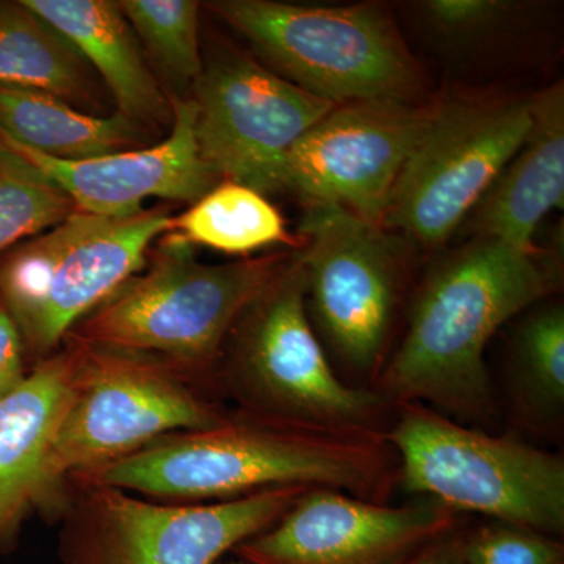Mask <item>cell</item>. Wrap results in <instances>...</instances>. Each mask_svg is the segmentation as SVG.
<instances>
[{"label": "cell", "mask_w": 564, "mask_h": 564, "mask_svg": "<svg viewBox=\"0 0 564 564\" xmlns=\"http://www.w3.org/2000/svg\"><path fill=\"white\" fill-rule=\"evenodd\" d=\"M195 137L220 180L281 193L285 155L334 109L242 54L215 58L195 84Z\"/></svg>", "instance_id": "cell-12"}, {"label": "cell", "mask_w": 564, "mask_h": 564, "mask_svg": "<svg viewBox=\"0 0 564 564\" xmlns=\"http://www.w3.org/2000/svg\"><path fill=\"white\" fill-rule=\"evenodd\" d=\"M532 124V98L463 96L434 102L381 220L425 248L447 242L467 220Z\"/></svg>", "instance_id": "cell-10"}, {"label": "cell", "mask_w": 564, "mask_h": 564, "mask_svg": "<svg viewBox=\"0 0 564 564\" xmlns=\"http://www.w3.org/2000/svg\"><path fill=\"white\" fill-rule=\"evenodd\" d=\"M464 521V514L429 497L375 503L311 488L280 521L231 554L245 564H392Z\"/></svg>", "instance_id": "cell-14"}, {"label": "cell", "mask_w": 564, "mask_h": 564, "mask_svg": "<svg viewBox=\"0 0 564 564\" xmlns=\"http://www.w3.org/2000/svg\"><path fill=\"white\" fill-rule=\"evenodd\" d=\"M69 345L77 356L76 383L44 467L40 502L66 478L117 462L166 434L210 429L231 414L161 359Z\"/></svg>", "instance_id": "cell-7"}, {"label": "cell", "mask_w": 564, "mask_h": 564, "mask_svg": "<svg viewBox=\"0 0 564 564\" xmlns=\"http://www.w3.org/2000/svg\"><path fill=\"white\" fill-rule=\"evenodd\" d=\"M173 236L192 245L232 256H248L282 243L302 250V237L285 228L280 210L262 193L225 181L215 185L180 217H174Z\"/></svg>", "instance_id": "cell-22"}, {"label": "cell", "mask_w": 564, "mask_h": 564, "mask_svg": "<svg viewBox=\"0 0 564 564\" xmlns=\"http://www.w3.org/2000/svg\"><path fill=\"white\" fill-rule=\"evenodd\" d=\"M76 47L98 70L117 101L118 113L141 124L173 120L158 80L141 57L131 24L110 0H22Z\"/></svg>", "instance_id": "cell-18"}, {"label": "cell", "mask_w": 564, "mask_h": 564, "mask_svg": "<svg viewBox=\"0 0 564 564\" xmlns=\"http://www.w3.org/2000/svg\"><path fill=\"white\" fill-rule=\"evenodd\" d=\"M562 281L558 262L538 250L491 239L458 248L414 289L402 336L372 391L494 433L502 410L486 348L508 322L555 295Z\"/></svg>", "instance_id": "cell-1"}, {"label": "cell", "mask_w": 564, "mask_h": 564, "mask_svg": "<svg viewBox=\"0 0 564 564\" xmlns=\"http://www.w3.org/2000/svg\"><path fill=\"white\" fill-rule=\"evenodd\" d=\"M73 199L0 144V252L61 225Z\"/></svg>", "instance_id": "cell-24"}, {"label": "cell", "mask_w": 564, "mask_h": 564, "mask_svg": "<svg viewBox=\"0 0 564 564\" xmlns=\"http://www.w3.org/2000/svg\"><path fill=\"white\" fill-rule=\"evenodd\" d=\"M209 9L248 40L285 80L344 104L415 102L421 68L381 7H311L273 0H218Z\"/></svg>", "instance_id": "cell-6"}, {"label": "cell", "mask_w": 564, "mask_h": 564, "mask_svg": "<svg viewBox=\"0 0 564 564\" xmlns=\"http://www.w3.org/2000/svg\"><path fill=\"white\" fill-rule=\"evenodd\" d=\"M163 209L99 217L76 209L14 247L0 263V300L22 343L55 355L74 326L147 265L151 245L173 229Z\"/></svg>", "instance_id": "cell-9"}, {"label": "cell", "mask_w": 564, "mask_h": 564, "mask_svg": "<svg viewBox=\"0 0 564 564\" xmlns=\"http://www.w3.org/2000/svg\"><path fill=\"white\" fill-rule=\"evenodd\" d=\"M74 348L41 359L0 397V538L40 502L44 467L76 383Z\"/></svg>", "instance_id": "cell-17"}, {"label": "cell", "mask_w": 564, "mask_h": 564, "mask_svg": "<svg viewBox=\"0 0 564 564\" xmlns=\"http://www.w3.org/2000/svg\"><path fill=\"white\" fill-rule=\"evenodd\" d=\"M118 6L163 73L181 84H196L204 69L198 39L199 3L122 0Z\"/></svg>", "instance_id": "cell-23"}, {"label": "cell", "mask_w": 564, "mask_h": 564, "mask_svg": "<svg viewBox=\"0 0 564 564\" xmlns=\"http://www.w3.org/2000/svg\"><path fill=\"white\" fill-rule=\"evenodd\" d=\"M24 343L17 323L0 300V397L24 380Z\"/></svg>", "instance_id": "cell-27"}, {"label": "cell", "mask_w": 564, "mask_h": 564, "mask_svg": "<svg viewBox=\"0 0 564 564\" xmlns=\"http://www.w3.org/2000/svg\"><path fill=\"white\" fill-rule=\"evenodd\" d=\"M563 204L564 90L560 82L532 96V124L524 141L464 223L475 239L536 251L534 234Z\"/></svg>", "instance_id": "cell-16"}, {"label": "cell", "mask_w": 564, "mask_h": 564, "mask_svg": "<svg viewBox=\"0 0 564 564\" xmlns=\"http://www.w3.org/2000/svg\"><path fill=\"white\" fill-rule=\"evenodd\" d=\"M80 488L62 527V564H217L311 489L282 486L231 502L166 505L106 486Z\"/></svg>", "instance_id": "cell-11"}, {"label": "cell", "mask_w": 564, "mask_h": 564, "mask_svg": "<svg viewBox=\"0 0 564 564\" xmlns=\"http://www.w3.org/2000/svg\"><path fill=\"white\" fill-rule=\"evenodd\" d=\"M503 375L516 430L549 441L563 437V303L536 304L516 323Z\"/></svg>", "instance_id": "cell-19"}, {"label": "cell", "mask_w": 564, "mask_h": 564, "mask_svg": "<svg viewBox=\"0 0 564 564\" xmlns=\"http://www.w3.org/2000/svg\"><path fill=\"white\" fill-rule=\"evenodd\" d=\"M415 9L443 39L473 43L510 24L521 13L522 6L505 0H426Z\"/></svg>", "instance_id": "cell-26"}, {"label": "cell", "mask_w": 564, "mask_h": 564, "mask_svg": "<svg viewBox=\"0 0 564 564\" xmlns=\"http://www.w3.org/2000/svg\"><path fill=\"white\" fill-rule=\"evenodd\" d=\"M217 564H245L240 562V560L234 558V560H226L223 558L221 562H218Z\"/></svg>", "instance_id": "cell-29"}, {"label": "cell", "mask_w": 564, "mask_h": 564, "mask_svg": "<svg viewBox=\"0 0 564 564\" xmlns=\"http://www.w3.org/2000/svg\"><path fill=\"white\" fill-rule=\"evenodd\" d=\"M464 525L466 521L392 564H466L463 554Z\"/></svg>", "instance_id": "cell-28"}, {"label": "cell", "mask_w": 564, "mask_h": 564, "mask_svg": "<svg viewBox=\"0 0 564 564\" xmlns=\"http://www.w3.org/2000/svg\"><path fill=\"white\" fill-rule=\"evenodd\" d=\"M300 237L315 334L345 383L372 391L406 296L402 248L380 225L336 206L307 207Z\"/></svg>", "instance_id": "cell-8"}, {"label": "cell", "mask_w": 564, "mask_h": 564, "mask_svg": "<svg viewBox=\"0 0 564 564\" xmlns=\"http://www.w3.org/2000/svg\"><path fill=\"white\" fill-rule=\"evenodd\" d=\"M70 480L184 505L231 502L282 486L391 503L400 463L384 436L307 432L232 410L218 425L166 434Z\"/></svg>", "instance_id": "cell-2"}, {"label": "cell", "mask_w": 564, "mask_h": 564, "mask_svg": "<svg viewBox=\"0 0 564 564\" xmlns=\"http://www.w3.org/2000/svg\"><path fill=\"white\" fill-rule=\"evenodd\" d=\"M169 139L144 150L87 161H57L24 147L0 129V144L32 165L73 199L76 209L99 217H128L150 198L195 203L220 177L204 162L195 137L193 99H172Z\"/></svg>", "instance_id": "cell-15"}, {"label": "cell", "mask_w": 564, "mask_h": 564, "mask_svg": "<svg viewBox=\"0 0 564 564\" xmlns=\"http://www.w3.org/2000/svg\"><path fill=\"white\" fill-rule=\"evenodd\" d=\"M0 85L50 93L74 107L93 98L88 63L22 2L0 3Z\"/></svg>", "instance_id": "cell-21"}, {"label": "cell", "mask_w": 564, "mask_h": 564, "mask_svg": "<svg viewBox=\"0 0 564 564\" xmlns=\"http://www.w3.org/2000/svg\"><path fill=\"white\" fill-rule=\"evenodd\" d=\"M292 256L209 265L198 262L192 245L166 232L151 262L66 339L152 356L220 395L217 370L229 334Z\"/></svg>", "instance_id": "cell-3"}, {"label": "cell", "mask_w": 564, "mask_h": 564, "mask_svg": "<svg viewBox=\"0 0 564 564\" xmlns=\"http://www.w3.org/2000/svg\"><path fill=\"white\" fill-rule=\"evenodd\" d=\"M433 104L361 101L334 107L285 155L281 192L306 207L336 206L381 226Z\"/></svg>", "instance_id": "cell-13"}, {"label": "cell", "mask_w": 564, "mask_h": 564, "mask_svg": "<svg viewBox=\"0 0 564 564\" xmlns=\"http://www.w3.org/2000/svg\"><path fill=\"white\" fill-rule=\"evenodd\" d=\"M236 411L307 432L384 436L393 404L333 369L306 306L299 252L236 323L217 370Z\"/></svg>", "instance_id": "cell-4"}, {"label": "cell", "mask_w": 564, "mask_h": 564, "mask_svg": "<svg viewBox=\"0 0 564 564\" xmlns=\"http://www.w3.org/2000/svg\"><path fill=\"white\" fill-rule=\"evenodd\" d=\"M0 129L57 161H87L139 150L140 126L115 113H85L50 93L0 85Z\"/></svg>", "instance_id": "cell-20"}, {"label": "cell", "mask_w": 564, "mask_h": 564, "mask_svg": "<svg viewBox=\"0 0 564 564\" xmlns=\"http://www.w3.org/2000/svg\"><path fill=\"white\" fill-rule=\"evenodd\" d=\"M400 463L399 489L456 513L564 534V458L518 433L463 425L422 403H393L384 434Z\"/></svg>", "instance_id": "cell-5"}, {"label": "cell", "mask_w": 564, "mask_h": 564, "mask_svg": "<svg viewBox=\"0 0 564 564\" xmlns=\"http://www.w3.org/2000/svg\"><path fill=\"white\" fill-rule=\"evenodd\" d=\"M463 554L466 564H564L562 538L489 519L466 522Z\"/></svg>", "instance_id": "cell-25"}]
</instances>
